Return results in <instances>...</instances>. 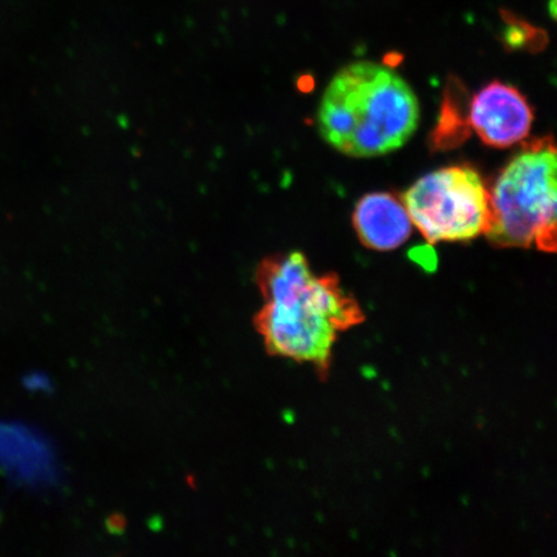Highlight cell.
Segmentation results:
<instances>
[{"label": "cell", "instance_id": "6da1fadb", "mask_svg": "<svg viewBox=\"0 0 557 557\" xmlns=\"http://www.w3.org/2000/svg\"><path fill=\"white\" fill-rule=\"evenodd\" d=\"M259 284L264 306L257 324L269 351L326 371L338 334L363 319L355 299L337 277L313 273L299 252L263 261Z\"/></svg>", "mask_w": 557, "mask_h": 557}, {"label": "cell", "instance_id": "7a4b0ae2", "mask_svg": "<svg viewBox=\"0 0 557 557\" xmlns=\"http://www.w3.org/2000/svg\"><path fill=\"white\" fill-rule=\"evenodd\" d=\"M420 101L394 69L351 62L326 86L318 111L320 136L347 157L375 158L406 145L420 124Z\"/></svg>", "mask_w": 557, "mask_h": 557}, {"label": "cell", "instance_id": "3957f363", "mask_svg": "<svg viewBox=\"0 0 557 557\" xmlns=\"http://www.w3.org/2000/svg\"><path fill=\"white\" fill-rule=\"evenodd\" d=\"M557 157L552 137L533 139L499 173L485 236L497 248H556Z\"/></svg>", "mask_w": 557, "mask_h": 557}, {"label": "cell", "instance_id": "277c9868", "mask_svg": "<svg viewBox=\"0 0 557 557\" xmlns=\"http://www.w3.org/2000/svg\"><path fill=\"white\" fill-rule=\"evenodd\" d=\"M401 201L430 244L471 240L490 228V189L470 166L426 174L409 187Z\"/></svg>", "mask_w": 557, "mask_h": 557}, {"label": "cell", "instance_id": "5b68a950", "mask_svg": "<svg viewBox=\"0 0 557 557\" xmlns=\"http://www.w3.org/2000/svg\"><path fill=\"white\" fill-rule=\"evenodd\" d=\"M469 121L485 145L505 149L529 135L533 110L517 88L492 82L473 97Z\"/></svg>", "mask_w": 557, "mask_h": 557}, {"label": "cell", "instance_id": "8992f818", "mask_svg": "<svg viewBox=\"0 0 557 557\" xmlns=\"http://www.w3.org/2000/svg\"><path fill=\"white\" fill-rule=\"evenodd\" d=\"M352 225L363 246L381 252L401 247L413 232L406 206L388 193L361 198L354 209Z\"/></svg>", "mask_w": 557, "mask_h": 557}, {"label": "cell", "instance_id": "52a82bcc", "mask_svg": "<svg viewBox=\"0 0 557 557\" xmlns=\"http://www.w3.org/2000/svg\"><path fill=\"white\" fill-rule=\"evenodd\" d=\"M549 12H552L553 17L555 18L556 0H549Z\"/></svg>", "mask_w": 557, "mask_h": 557}]
</instances>
